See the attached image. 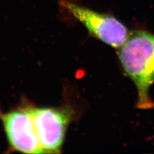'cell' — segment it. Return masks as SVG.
Here are the masks:
<instances>
[{
    "instance_id": "cell-3",
    "label": "cell",
    "mask_w": 154,
    "mask_h": 154,
    "mask_svg": "<svg viewBox=\"0 0 154 154\" xmlns=\"http://www.w3.org/2000/svg\"><path fill=\"white\" fill-rule=\"evenodd\" d=\"M27 107V106H26ZM36 133L45 153H59L64 142L66 129L72 118L68 108H36L27 107Z\"/></svg>"
},
{
    "instance_id": "cell-1",
    "label": "cell",
    "mask_w": 154,
    "mask_h": 154,
    "mask_svg": "<svg viewBox=\"0 0 154 154\" xmlns=\"http://www.w3.org/2000/svg\"><path fill=\"white\" fill-rule=\"evenodd\" d=\"M118 57L124 71L138 89L137 108H154V102L149 95L154 83V33L138 30L129 34L119 48Z\"/></svg>"
},
{
    "instance_id": "cell-4",
    "label": "cell",
    "mask_w": 154,
    "mask_h": 154,
    "mask_svg": "<svg viewBox=\"0 0 154 154\" xmlns=\"http://www.w3.org/2000/svg\"><path fill=\"white\" fill-rule=\"evenodd\" d=\"M0 120L11 150L29 154L45 153L38 141L27 107L7 112H0Z\"/></svg>"
},
{
    "instance_id": "cell-2",
    "label": "cell",
    "mask_w": 154,
    "mask_h": 154,
    "mask_svg": "<svg viewBox=\"0 0 154 154\" xmlns=\"http://www.w3.org/2000/svg\"><path fill=\"white\" fill-rule=\"evenodd\" d=\"M62 5L87 30L99 40L113 48H119L128 38V29L111 15L100 13L73 2L64 1Z\"/></svg>"
}]
</instances>
